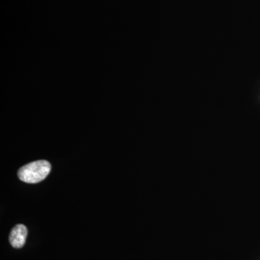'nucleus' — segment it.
<instances>
[{"mask_svg": "<svg viewBox=\"0 0 260 260\" xmlns=\"http://www.w3.org/2000/svg\"><path fill=\"white\" fill-rule=\"evenodd\" d=\"M51 172V164L40 160L29 162L18 170L19 179L28 184H37L45 179Z\"/></svg>", "mask_w": 260, "mask_h": 260, "instance_id": "1", "label": "nucleus"}, {"mask_svg": "<svg viewBox=\"0 0 260 260\" xmlns=\"http://www.w3.org/2000/svg\"><path fill=\"white\" fill-rule=\"evenodd\" d=\"M28 230L25 225L23 224H18L15 225L10 232L9 240L10 244L15 249L23 247L26 241Z\"/></svg>", "mask_w": 260, "mask_h": 260, "instance_id": "2", "label": "nucleus"}]
</instances>
